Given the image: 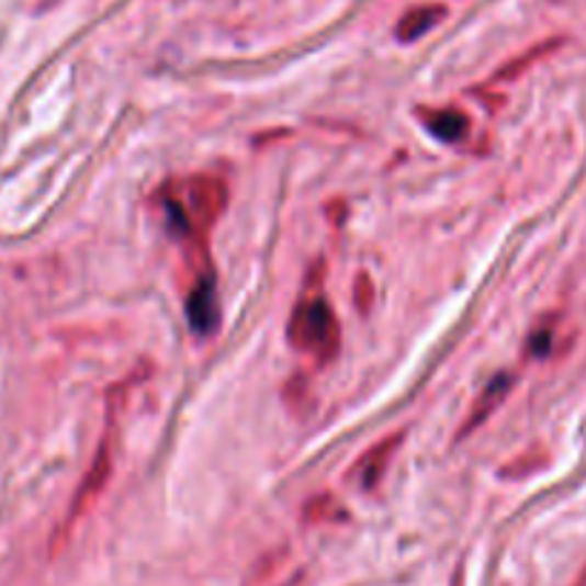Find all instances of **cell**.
<instances>
[{"instance_id": "1", "label": "cell", "mask_w": 586, "mask_h": 586, "mask_svg": "<svg viewBox=\"0 0 586 586\" xmlns=\"http://www.w3.org/2000/svg\"><path fill=\"white\" fill-rule=\"evenodd\" d=\"M226 201H229V189H226L224 178L217 174H195L189 178L183 187L164 192V210H167V221L181 238L198 240L221 221L226 212Z\"/></svg>"}, {"instance_id": "2", "label": "cell", "mask_w": 586, "mask_h": 586, "mask_svg": "<svg viewBox=\"0 0 586 586\" xmlns=\"http://www.w3.org/2000/svg\"><path fill=\"white\" fill-rule=\"evenodd\" d=\"M286 338L292 347L320 363H329L338 356L340 324L320 290H306L304 297L297 301L290 315V326H286Z\"/></svg>"}, {"instance_id": "3", "label": "cell", "mask_w": 586, "mask_h": 586, "mask_svg": "<svg viewBox=\"0 0 586 586\" xmlns=\"http://www.w3.org/2000/svg\"><path fill=\"white\" fill-rule=\"evenodd\" d=\"M187 315L189 326H192L198 335H212L217 329L221 306H217V286L210 267H203L201 272H198L195 283H192V290H189Z\"/></svg>"}, {"instance_id": "4", "label": "cell", "mask_w": 586, "mask_h": 586, "mask_svg": "<svg viewBox=\"0 0 586 586\" xmlns=\"http://www.w3.org/2000/svg\"><path fill=\"white\" fill-rule=\"evenodd\" d=\"M401 438H404L401 432L390 435V438H384V441H377L375 447H372L370 452L361 458V461H358L356 481L363 486V489H375L377 481L384 478L386 466H390V461L395 458V452H398Z\"/></svg>"}, {"instance_id": "5", "label": "cell", "mask_w": 586, "mask_h": 586, "mask_svg": "<svg viewBox=\"0 0 586 586\" xmlns=\"http://www.w3.org/2000/svg\"><path fill=\"white\" fill-rule=\"evenodd\" d=\"M509 390H512V375L509 372H500V375H495L489 384H486V390L481 392V398L475 401V406H472V415L466 420H463L461 427V438L463 435H470L472 429L481 427L489 415L498 409L500 404H504V398L509 395Z\"/></svg>"}, {"instance_id": "6", "label": "cell", "mask_w": 586, "mask_h": 586, "mask_svg": "<svg viewBox=\"0 0 586 586\" xmlns=\"http://www.w3.org/2000/svg\"><path fill=\"white\" fill-rule=\"evenodd\" d=\"M443 18H447V9L438 7V3H424V7L409 9V12L401 18L398 26H395V35H398V41H404V44H413V41L427 35L429 30H435Z\"/></svg>"}, {"instance_id": "7", "label": "cell", "mask_w": 586, "mask_h": 586, "mask_svg": "<svg viewBox=\"0 0 586 586\" xmlns=\"http://www.w3.org/2000/svg\"><path fill=\"white\" fill-rule=\"evenodd\" d=\"M424 124L435 138L447 140V144L466 138V132H470V117L463 115L461 109H429L424 112Z\"/></svg>"}, {"instance_id": "8", "label": "cell", "mask_w": 586, "mask_h": 586, "mask_svg": "<svg viewBox=\"0 0 586 586\" xmlns=\"http://www.w3.org/2000/svg\"><path fill=\"white\" fill-rule=\"evenodd\" d=\"M338 518H347V512L340 504H335L333 495H318L306 504V521H338Z\"/></svg>"}, {"instance_id": "9", "label": "cell", "mask_w": 586, "mask_h": 586, "mask_svg": "<svg viewBox=\"0 0 586 586\" xmlns=\"http://www.w3.org/2000/svg\"><path fill=\"white\" fill-rule=\"evenodd\" d=\"M550 343H552L550 329H538V333L532 335V340H529V349H532L536 356H546V352H550Z\"/></svg>"}, {"instance_id": "10", "label": "cell", "mask_w": 586, "mask_h": 586, "mask_svg": "<svg viewBox=\"0 0 586 586\" xmlns=\"http://www.w3.org/2000/svg\"><path fill=\"white\" fill-rule=\"evenodd\" d=\"M584 584H586V578H584Z\"/></svg>"}]
</instances>
